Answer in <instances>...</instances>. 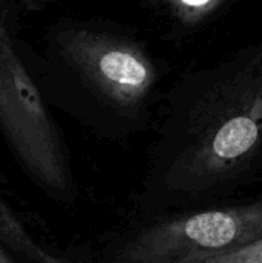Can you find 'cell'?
<instances>
[{"label": "cell", "mask_w": 262, "mask_h": 263, "mask_svg": "<svg viewBox=\"0 0 262 263\" xmlns=\"http://www.w3.org/2000/svg\"><path fill=\"white\" fill-rule=\"evenodd\" d=\"M262 162V39L207 74L168 170L173 190L205 194L239 186Z\"/></svg>", "instance_id": "cell-1"}, {"label": "cell", "mask_w": 262, "mask_h": 263, "mask_svg": "<svg viewBox=\"0 0 262 263\" xmlns=\"http://www.w3.org/2000/svg\"><path fill=\"white\" fill-rule=\"evenodd\" d=\"M0 128L14 154L49 194L69 191V168L37 85L0 23Z\"/></svg>", "instance_id": "cell-2"}, {"label": "cell", "mask_w": 262, "mask_h": 263, "mask_svg": "<svg viewBox=\"0 0 262 263\" xmlns=\"http://www.w3.org/2000/svg\"><path fill=\"white\" fill-rule=\"evenodd\" d=\"M262 240V200L216 208L159 223L130 242L116 263H171L201 253L244 248Z\"/></svg>", "instance_id": "cell-3"}, {"label": "cell", "mask_w": 262, "mask_h": 263, "mask_svg": "<svg viewBox=\"0 0 262 263\" xmlns=\"http://www.w3.org/2000/svg\"><path fill=\"white\" fill-rule=\"evenodd\" d=\"M65 60L108 103L134 109L150 94L156 69L134 43L88 29H69L59 35Z\"/></svg>", "instance_id": "cell-4"}, {"label": "cell", "mask_w": 262, "mask_h": 263, "mask_svg": "<svg viewBox=\"0 0 262 263\" xmlns=\"http://www.w3.org/2000/svg\"><path fill=\"white\" fill-rule=\"evenodd\" d=\"M0 242L34 263H68L37 243L0 194Z\"/></svg>", "instance_id": "cell-5"}, {"label": "cell", "mask_w": 262, "mask_h": 263, "mask_svg": "<svg viewBox=\"0 0 262 263\" xmlns=\"http://www.w3.org/2000/svg\"><path fill=\"white\" fill-rule=\"evenodd\" d=\"M227 6L225 0H170L167 2L168 12L184 26L193 28L205 23L222 8Z\"/></svg>", "instance_id": "cell-6"}, {"label": "cell", "mask_w": 262, "mask_h": 263, "mask_svg": "<svg viewBox=\"0 0 262 263\" xmlns=\"http://www.w3.org/2000/svg\"><path fill=\"white\" fill-rule=\"evenodd\" d=\"M178 263H262V240L244 248L221 253H201L176 260ZM173 263V262H171Z\"/></svg>", "instance_id": "cell-7"}, {"label": "cell", "mask_w": 262, "mask_h": 263, "mask_svg": "<svg viewBox=\"0 0 262 263\" xmlns=\"http://www.w3.org/2000/svg\"><path fill=\"white\" fill-rule=\"evenodd\" d=\"M0 263H15L5 251H3V248L0 247Z\"/></svg>", "instance_id": "cell-8"}]
</instances>
